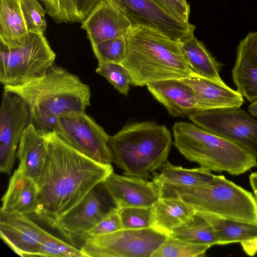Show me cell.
Returning a JSON list of instances; mask_svg holds the SVG:
<instances>
[{
  "mask_svg": "<svg viewBox=\"0 0 257 257\" xmlns=\"http://www.w3.org/2000/svg\"><path fill=\"white\" fill-rule=\"evenodd\" d=\"M47 155L43 134L33 123L30 122L24 130L19 144L18 167L37 182L45 165Z\"/></svg>",
  "mask_w": 257,
  "mask_h": 257,
  "instance_id": "7402d4cb",
  "label": "cell"
},
{
  "mask_svg": "<svg viewBox=\"0 0 257 257\" xmlns=\"http://www.w3.org/2000/svg\"><path fill=\"white\" fill-rule=\"evenodd\" d=\"M122 228L142 229L154 227L153 207H128L119 211Z\"/></svg>",
  "mask_w": 257,
  "mask_h": 257,
  "instance_id": "4dcf8cb0",
  "label": "cell"
},
{
  "mask_svg": "<svg viewBox=\"0 0 257 257\" xmlns=\"http://www.w3.org/2000/svg\"><path fill=\"white\" fill-rule=\"evenodd\" d=\"M55 58L42 34L29 33L27 42L20 47L9 49L1 44L0 81L4 86L23 84L44 74Z\"/></svg>",
  "mask_w": 257,
  "mask_h": 257,
  "instance_id": "52a82bcc",
  "label": "cell"
},
{
  "mask_svg": "<svg viewBox=\"0 0 257 257\" xmlns=\"http://www.w3.org/2000/svg\"><path fill=\"white\" fill-rule=\"evenodd\" d=\"M4 89L25 100L30 122L43 134L52 131L59 117L85 112L90 105L89 85L55 63L42 75L23 84L4 86Z\"/></svg>",
  "mask_w": 257,
  "mask_h": 257,
  "instance_id": "7a4b0ae2",
  "label": "cell"
},
{
  "mask_svg": "<svg viewBox=\"0 0 257 257\" xmlns=\"http://www.w3.org/2000/svg\"><path fill=\"white\" fill-rule=\"evenodd\" d=\"M48 234L27 216L0 211L1 237L20 256H37Z\"/></svg>",
  "mask_w": 257,
  "mask_h": 257,
  "instance_id": "5bb4252c",
  "label": "cell"
},
{
  "mask_svg": "<svg viewBox=\"0 0 257 257\" xmlns=\"http://www.w3.org/2000/svg\"><path fill=\"white\" fill-rule=\"evenodd\" d=\"M168 12L177 19L188 22L190 13V5L183 4L177 0H154Z\"/></svg>",
  "mask_w": 257,
  "mask_h": 257,
  "instance_id": "d590c367",
  "label": "cell"
},
{
  "mask_svg": "<svg viewBox=\"0 0 257 257\" xmlns=\"http://www.w3.org/2000/svg\"><path fill=\"white\" fill-rule=\"evenodd\" d=\"M155 228L168 235L191 222L196 211L179 196L160 197L153 206Z\"/></svg>",
  "mask_w": 257,
  "mask_h": 257,
  "instance_id": "cb8c5ba5",
  "label": "cell"
},
{
  "mask_svg": "<svg viewBox=\"0 0 257 257\" xmlns=\"http://www.w3.org/2000/svg\"><path fill=\"white\" fill-rule=\"evenodd\" d=\"M30 122L29 108L18 94L4 90L0 109V171L11 174L23 133Z\"/></svg>",
  "mask_w": 257,
  "mask_h": 257,
  "instance_id": "7c38bea8",
  "label": "cell"
},
{
  "mask_svg": "<svg viewBox=\"0 0 257 257\" xmlns=\"http://www.w3.org/2000/svg\"><path fill=\"white\" fill-rule=\"evenodd\" d=\"M159 187L161 197L179 196L197 212L257 224L254 196L223 175H215L211 181L201 185Z\"/></svg>",
  "mask_w": 257,
  "mask_h": 257,
  "instance_id": "8992f818",
  "label": "cell"
},
{
  "mask_svg": "<svg viewBox=\"0 0 257 257\" xmlns=\"http://www.w3.org/2000/svg\"><path fill=\"white\" fill-rule=\"evenodd\" d=\"M169 235L190 242L210 246L218 243L210 224L197 213L191 222L173 229Z\"/></svg>",
  "mask_w": 257,
  "mask_h": 257,
  "instance_id": "83f0119b",
  "label": "cell"
},
{
  "mask_svg": "<svg viewBox=\"0 0 257 257\" xmlns=\"http://www.w3.org/2000/svg\"><path fill=\"white\" fill-rule=\"evenodd\" d=\"M38 195L36 181L18 167L11 177L7 190L2 197L0 211L27 216H35Z\"/></svg>",
  "mask_w": 257,
  "mask_h": 257,
  "instance_id": "d6986e66",
  "label": "cell"
},
{
  "mask_svg": "<svg viewBox=\"0 0 257 257\" xmlns=\"http://www.w3.org/2000/svg\"><path fill=\"white\" fill-rule=\"evenodd\" d=\"M193 123L244 148L257 158V120L240 107L194 111Z\"/></svg>",
  "mask_w": 257,
  "mask_h": 257,
  "instance_id": "30bf717a",
  "label": "cell"
},
{
  "mask_svg": "<svg viewBox=\"0 0 257 257\" xmlns=\"http://www.w3.org/2000/svg\"><path fill=\"white\" fill-rule=\"evenodd\" d=\"M177 1L180 2H181V3H183V4H187V3H188L186 0H177Z\"/></svg>",
  "mask_w": 257,
  "mask_h": 257,
  "instance_id": "f35d334b",
  "label": "cell"
},
{
  "mask_svg": "<svg viewBox=\"0 0 257 257\" xmlns=\"http://www.w3.org/2000/svg\"><path fill=\"white\" fill-rule=\"evenodd\" d=\"M193 89L196 111L216 108L240 107L244 102L243 96L228 86L195 74L180 79Z\"/></svg>",
  "mask_w": 257,
  "mask_h": 257,
  "instance_id": "e0dca14e",
  "label": "cell"
},
{
  "mask_svg": "<svg viewBox=\"0 0 257 257\" xmlns=\"http://www.w3.org/2000/svg\"><path fill=\"white\" fill-rule=\"evenodd\" d=\"M168 236L154 227L122 228L86 238L80 250L85 257H151Z\"/></svg>",
  "mask_w": 257,
  "mask_h": 257,
  "instance_id": "ba28073f",
  "label": "cell"
},
{
  "mask_svg": "<svg viewBox=\"0 0 257 257\" xmlns=\"http://www.w3.org/2000/svg\"><path fill=\"white\" fill-rule=\"evenodd\" d=\"M249 183L257 202V172L251 173L249 177Z\"/></svg>",
  "mask_w": 257,
  "mask_h": 257,
  "instance_id": "8d00e7d4",
  "label": "cell"
},
{
  "mask_svg": "<svg viewBox=\"0 0 257 257\" xmlns=\"http://www.w3.org/2000/svg\"><path fill=\"white\" fill-rule=\"evenodd\" d=\"M58 23L82 22L101 0H38Z\"/></svg>",
  "mask_w": 257,
  "mask_h": 257,
  "instance_id": "4316f807",
  "label": "cell"
},
{
  "mask_svg": "<svg viewBox=\"0 0 257 257\" xmlns=\"http://www.w3.org/2000/svg\"><path fill=\"white\" fill-rule=\"evenodd\" d=\"M21 7L28 32L44 34L46 11L39 1L21 0Z\"/></svg>",
  "mask_w": 257,
  "mask_h": 257,
  "instance_id": "1f68e13d",
  "label": "cell"
},
{
  "mask_svg": "<svg viewBox=\"0 0 257 257\" xmlns=\"http://www.w3.org/2000/svg\"><path fill=\"white\" fill-rule=\"evenodd\" d=\"M173 132L180 153L209 170L239 175L257 166V158L248 151L193 123L177 122Z\"/></svg>",
  "mask_w": 257,
  "mask_h": 257,
  "instance_id": "5b68a950",
  "label": "cell"
},
{
  "mask_svg": "<svg viewBox=\"0 0 257 257\" xmlns=\"http://www.w3.org/2000/svg\"><path fill=\"white\" fill-rule=\"evenodd\" d=\"M179 42L193 73L219 83H224L219 76L223 64L218 62L204 44L191 33Z\"/></svg>",
  "mask_w": 257,
  "mask_h": 257,
  "instance_id": "d4e9b609",
  "label": "cell"
},
{
  "mask_svg": "<svg viewBox=\"0 0 257 257\" xmlns=\"http://www.w3.org/2000/svg\"><path fill=\"white\" fill-rule=\"evenodd\" d=\"M52 131L76 150L99 163L111 164L113 156L110 136L86 112L63 115Z\"/></svg>",
  "mask_w": 257,
  "mask_h": 257,
  "instance_id": "9c48e42d",
  "label": "cell"
},
{
  "mask_svg": "<svg viewBox=\"0 0 257 257\" xmlns=\"http://www.w3.org/2000/svg\"><path fill=\"white\" fill-rule=\"evenodd\" d=\"M120 210L104 181L92 188L72 209L57 222L56 228L69 241L82 239L84 234L109 213Z\"/></svg>",
  "mask_w": 257,
  "mask_h": 257,
  "instance_id": "8fae6325",
  "label": "cell"
},
{
  "mask_svg": "<svg viewBox=\"0 0 257 257\" xmlns=\"http://www.w3.org/2000/svg\"><path fill=\"white\" fill-rule=\"evenodd\" d=\"M248 111L252 116L257 117V99L252 101L248 106Z\"/></svg>",
  "mask_w": 257,
  "mask_h": 257,
  "instance_id": "74e56055",
  "label": "cell"
},
{
  "mask_svg": "<svg viewBox=\"0 0 257 257\" xmlns=\"http://www.w3.org/2000/svg\"><path fill=\"white\" fill-rule=\"evenodd\" d=\"M132 25L126 16L106 0H101L82 22L91 46L111 39L125 37Z\"/></svg>",
  "mask_w": 257,
  "mask_h": 257,
  "instance_id": "2e32d148",
  "label": "cell"
},
{
  "mask_svg": "<svg viewBox=\"0 0 257 257\" xmlns=\"http://www.w3.org/2000/svg\"><path fill=\"white\" fill-rule=\"evenodd\" d=\"M159 170L160 173H154L152 178L158 187L201 185L211 181L215 176L210 170L202 167L187 169L173 165L168 161Z\"/></svg>",
  "mask_w": 257,
  "mask_h": 257,
  "instance_id": "484cf974",
  "label": "cell"
},
{
  "mask_svg": "<svg viewBox=\"0 0 257 257\" xmlns=\"http://www.w3.org/2000/svg\"><path fill=\"white\" fill-rule=\"evenodd\" d=\"M124 38L126 54L121 65L128 74L131 85L142 87L193 74L179 42L161 32L132 26Z\"/></svg>",
  "mask_w": 257,
  "mask_h": 257,
  "instance_id": "3957f363",
  "label": "cell"
},
{
  "mask_svg": "<svg viewBox=\"0 0 257 257\" xmlns=\"http://www.w3.org/2000/svg\"><path fill=\"white\" fill-rule=\"evenodd\" d=\"M105 184L119 209L128 207H153L161 197L159 187L144 178L111 173Z\"/></svg>",
  "mask_w": 257,
  "mask_h": 257,
  "instance_id": "9a60e30c",
  "label": "cell"
},
{
  "mask_svg": "<svg viewBox=\"0 0 257 257\" xmlns=\"http://www.w3.org/2000/svg\"><path fill=\"white\" fill-rule=\"evenodd\" d=\"M98 61V66L106 64H120L124 61L126 54V44L124 37L102 41L92 46Z\"/></svg>",
  "mask_w": 257,
  "mask_h": 257,
  "instance_id": "f546056e",
  "label": "cell"
},
{
  "mask_svg": "<svg viewBox=\"0 0 257 257\" xmlns=\"http://www.w3.org/2000/svg\"><path fill=\"white\" fill-rule=\"evenodd\" d=\"M96 72L105 78L121 94L127 95L130 78L125 68L120 64H106L98 66Z\"/></svg>",
  "mask_w": 257,
  "mask_h": 257,
  "instance_id": "d6a6232c",
  "label": "cell"
},
{
  "mask_svg": "<svg viewBox=\"0 0 257 257\" xmlns=\"http://www.w3.org/2000/svg\"><path fill=\"white\" fill-rule=\"evenodd\" d=\"M29 36L21 0H0L1 44L9 49L20 47Z\"/></svg>",
  "mask_w": 257,
  "mask_h": 257,
  "instance_id": "603a6c76",
  "label": "cell"
},
{
  "mask_svg": "<svg viewBox=\"0 0 257 257\" xmlns=\"http://www.w3.org/2000/svg\"><path fill=\"white\" fill-rule=\"evenodd\" d=\"M38 256L54 257H85L80 249H77L49 233L42 243Z\"/></svg>",
  "mask_w": 257,
  "mask_h": 257,
  "instance_id": "836d02e7",
  "label": "cell"
},
{
  "mask_svg": "<svg viewBox=\"0 0 257 257\" xmlns=\"http://www.w3.org/2000/svg\"><path fill=\"white\" fill-rule=\"evenodd\" d=\"M47 155L37 181L35 216L51 227L98 184L113 172L111 164L99 163L72 147L54 131L43 134Z\"/></svg>",
  "mask_w": 257,
  "mask_h": 257,
  "instance_id": "6da1fadb",
  "label": "cell"
},
{
  "mask_svg": "<svg viewBox=\"0 0 257 257\" xmlns=\"http://www.w3.org/2000/svg\"><path fill=\"white\" fill-rule=\"evenodd\" d=\"M147 88L153 97L174 117L188 116L196 111L192 88L180 79H167L150 83Z\"/></svg>",
  "mask_w": 257,
  "mask_h": 257,
  "instance_id": "ffe728a7",
  "label": "cell"
},
{
  "mask_svg": "<svg viewBox=\"0 0 257 257\" xmlns=\"http://www.w3.org/2000/svg\"><path fill=\"white\" fill-rule=\"evenodd\" d=\"M120 10L132 26H142L180 42L194 33L196 27L180 21L154 0H106Z\"/></svg>",
  "mask_w": 257,
  "mask_h": 257,
  "instance_id": "4fadbf2b",
  "label": "cell"
},
{
  "mask_svg": "<svg viewBox=\"0 0 257 257\" xmlns=\"http://www.w3.org/2000/svg\"><path fill=\"white\" fill-rule=\"evenodd\" d=\"M118 210L114 211L102 218L95 226L86 232L81 240L94 235L108 234L122 228Z\"/></svg>",
  "mask_w": 257,
  "mask_h": 257,
  "instance_id": "e575fe53",
  "label": "cell"
},
{
  "mask_svg": "<svg viewBox=\"0 0 257 257\" xmlns=\"http://www.w3.org/2000/svg\"><path fill=\"white\" fill-rule=\"evenodd\" d=\"M211 225L217 245L239 242L248 255L257 252V224L219 217L209 213L197 212Z\"/></svg>",
  "mask_w": 257,
  "mask_h": 257,
  "instance_id": "44dd1931",
  "label": "cell"
},
{
  "mask_svg": "<svg viewBox=\"0 0 257 257\" xmlns=\"http://www.w3.org/2000/svg\"><path fill=\"white\" fill-rule=\"evenodd\" d=\"M231 73L237 91L249 102L257 99V32L239 42Z\"/></svg>",
  "mask_w": 257,
  "mask_h": 257,
  "instance_id": "ac0fdd59",
  "label": "cell"
},
{
  "mask_svg": "<svg viewBox=\"0 0 257 257\" xmlns=\"http://www.w3.org/2000/svg\"><path fill=\"white\" fill-rule=\"evenodd\" d=\"M210 247L168 235L151 257H202Z\"/></svg>",
  "mask_w": 257,
  "mask_h": 257,
  "instance_id": "f1b7e54d",
  "label": "cell"
},
{
  "mask_svg": "<svg viewBox=\"0 0 257 257\" xmlns=\"http://www.w3.org/2000/svg\"><path fill=\"white\" fill-rule=\"evenodd\" d=\"M172 144L168 128L152 121L127 124L109 142L112 162L123 174L144 179L168 161Z\"/></svg>",
  "mask_w": 257,
  "mask_h": 257,
  "instance_id": "277c9868",
  "label": "cell"
}]
</instances>
